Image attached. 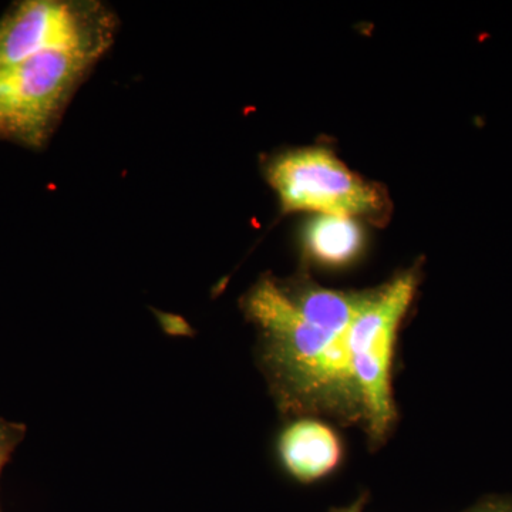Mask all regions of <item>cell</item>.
<instances>
[{
	"mask_svg": "<svg viewBox=\"0 0 512 512\" xmlns=\"http://www.w3.org/2000/svg\"><path fill=\"white\" fill-rule=\"evenodd\" d=\"M247 311L262 330L266 365L288 402L360 412L350 366L349 329L312 322L275 281L259 282L252 289Z\"/></svg>",
	"mask_w": 512,
	"mask_h": 512,
	"instance_id": "obj_1",
	"label": "cell"
},
{
	"mask_svg": "<svg viewBox=\"0 0 512 512\" xmlns=\"http://www.w3.org/2000/svg\"><path fill=\"white\" fill-rule=\"evenodd\" d=\"M416 292L413 274L366 292L349 328L348 345L359 409L375 439H382L394 420L392 363L397 330Z\"/></svg>",
	"mask_w": 512,
	"mask_h": 512,
	"instance_id": "obj_2",
	"label": "cell"
},
{
	"mask_svg": "<svg viewBox=\"0 0 512 512\" xmlns=\"http://www.w3.org/2000/svg\"><path fill=\"white\" fill-rule=\"evenodd\" d=\"M97 62L92 56L49 53L0 66V137L45 146Z\"/></svg>",
	"mask_w": 512,
	"mask_h": 512,
	"instance_id": "obj_3",
	"label": "cell"
},
{
	"mask_svg": "<svg viewBox=\"0 0 512 512\" xmlns=\"http://www.w3.org/2000/svg\"><path fill=\"white\" fill-rule=\"evenodd\" d=\"M117 20L93 0H26L0 20V66L49 53L100 57L113 45Z\"/></svg>",
	"mask_w": 512,
	"mask_h": 512,
	"instance_id": "obj_4",
	"label": "cell"
},
{
	"mask_svg": "<svg viewBox=\"0 0 512 512\" xmlns=\"http://www.w3.org/2000/svg\"><path fill=\"white\" fill-rule=\"evenodd\" d=\"M268 180L285 211L318 215L375 214L382 197L325 148H303L276 157Z\"/></svg>",
	"mask_w": 512,
	"mask_h": 512,
	"instance_id": "obj_5",
	"label": "cell"
},
{
	"mask_svg": "<svg viewBox=\"0 0 512 512\" xmlns=\"http://www.w3.org/2000/svg\"><path fill=\"white\" fill-rule=\"evenodd\" d=\"M279 454L289 474L302 483L328 476L338 466L342 447L335 431L322 421H295L279 440Z\"/></svg>",
	"mask_w": 512,
	"mask_h": 512,
	"instance_id": "obj_6",
	"label": "cell"
},
{
	"mask_svg": "<svg viewBox=\"0 0 512 512\" xmlns=\"http://www.w3.org/2000/svg\"><path fill=\"white\" fill-rule=\"evenodd\" d=\"M303 237L309 256L328 266L348 264L363 245L362 228L346 215H318L309 222Z\"/></svg>",
	"mask_w": 512,
	"mask_h": 512,
	"instance_id": "obj_7",
	"label": "cell"
},
{
	"mask_svg": "<svg viewBox=\"0 0 512 512\" xmlns=\"http://www.w3.org/2000/svg\"><path fill=\"white\" fill-rule=\"evenodd\" d=\"M464 512H512V500L501 497L488 498Z\"/></svg>",
	"mask_w": 512,
	"mask_h": 512,
	"instance_id": "obj_8",
	"label": "cell"
},
{
	"mask_svg": "<svg viewBox=\"0 0 512 512\" xmlns=\"http://www.w3.org/2000/svg\"><path fill=\"white\" fill-rule=\"evenodd\" d=\"M13 447V437L6 427H0V463L5 464Z\"/></svg>",
	"mask_w": 512,
	"mask_h": 512,
	"instance_id": "obj_9",
	"label": "cell"
},
{
	"mask_svg": "<svg viewBox=\"0 0 512 512\" xmlns=\"http://www.w3.org/2000/svg\"><path fill=\"white\" fill-rule=\"evenodd\" d=\"M363 505H365V500L360 498L356 503L349 505V507L339 508V510H335L333 512H363Z\"/></svg>",
	"mask_w": 512,
	"mask_h": 512,
	"instance_id": "obj_10",
	"label": "cell"
},
{
	"mask_svg": "<svg viewBox=\"0 0 512 512\" xmlns=\"http://www.w3.org/2000/svg\"><path fill=\"white\" fill-rule=\"evenodd\" d=\"M2 466H3V464H2V463H0V470H2Z\"/></svg>",
	"mask_w": 512,
	"mask_h": 512,
	"instance_id": "obj_11",
	"label": "cell"
}]
</instances>
